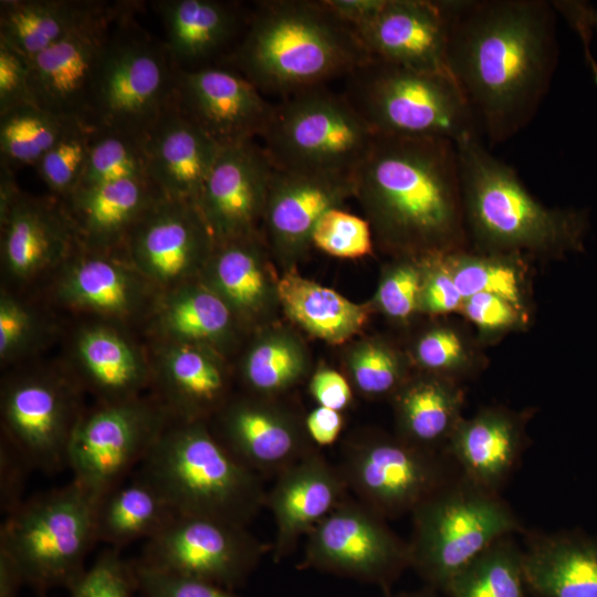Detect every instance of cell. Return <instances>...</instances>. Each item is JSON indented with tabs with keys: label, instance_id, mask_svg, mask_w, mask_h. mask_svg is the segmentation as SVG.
<instances>
[{
	"label": "cell",
	"instance_id": "b9f144b4",
	"mask_svg": "<svg viewBox=\"0 0 597 597\" xmlns=\"http://www.w3.org/2000/svg\"><path fill=\"white\" fill-rule=\"evenodd\" d=\"M95 133L91 124L72 119L57 143L34 166L59 200L66 199L78 188Z\"/></svg>",
	"mask_w": 597,
	"mask_h": 597
},
{
	"label": "cell",
	"instance_id": "f6af8a7d",
	"mask_svg": "<svg viewBox=\"0 0 597 597\" xmlns=\"http://www.w3.org/2000/svg\"><path fill=\"white\" fill-rule=\"evenodd\" d=\"M311 241L337 258L357 259L371 253L369 221L338 208L327 210L316 222Z\"/></svg>",
	"mask_w": 597,
	"mask_h": 597
},
{
	"label": "cell",
	"instance_id": "11a10c76",
	"mask_svg": "<svg viewBox=\"0 0 597 597\" xmlns=\"http://www.w3.org/2000/svg\"><path fill=\"white\" fill-rule=\"evenodd\" d=\"M35 318L22 303L8 294L0 298V356H15L25 349L35 333Z\"/></svg>",
	"mask_w": 597,
	"mask_h": 597
},
{
	"label": "cell",
	"instance_id": "ac0fdd59",
	"mask_svg": "<svg viewBox=\"0 0 597 597\" xmlns=\"http://www.w3.org/2000/svg\"><path fill=\"white\" fill-rule=\"evenodd\" d=\"M211 239L197 205L161 197L133 227L125 244L135 269L145 277L174 285L196 268Z\"/></svg>",
	"mask_w": 597,
	"mask_h": 597
},
{
	"label": "cell",
	"instance_id": "30bf717a",
	"mask_svg": "<svg viewBox=\"0 0 597 597\" xmlns=\"http://www.w3.org/2000/svg\"><path fill=\"white\" fill-rule=\"evenodd\" d=\"M375 134L344 94L318 85L275 104L261 136L274 169L354 171Z\"/></svg>",
	"mask_w": 597,
	"mask_h": 597
},
{
	"label": "cell",
	"instance_id": "9f6ffc18",
	"mask_svg": "<svg viewBox=\"0 0 597 597\" xmlns=\"http://www.w3.org/2000/svg\"><path fill=\"white\" fill-rule=\"evenodd\" d=\"M31 471L33 469L27 458L3 437L0 443V511L4 516L24 502Z\"/></svg>",
	"mask_w": 597,
	"mask_h": 597
},
{
	"label": "cell",
	"instance_id": "277c9868",
	"mask_svg": "<svg viewBox=\"0 0 597 597\" xmlns=\"http://www.w3.org/2000/svg\"><path fill=\"white\" fill-rule=\"evenodd\" d=\"M455 145L465 228L482 252L558 255L582 249L584 212L541 203L479 135Z\"/></svg>",
	"mask_w": 597,
	"mask_h": 597
},
{
	"label": "cell",
	"instance_id": "5b68a950",
	"mask_svg": "<svg viewBox=\"0 0 597 597\" xmlns=\"http://www.w3.org/2000/svg\"><path fill=\"white\" fill-rule=\"evenodd\" d=\"M178 514L247 526L265 505L262 476L201 421L172 422L139 467Z\"/></svg>",
	"mask_w": 597,
	"mask_h": 597
},
{
	"label": "cell",
	"instance_id": "ab89813d",
	"mask_svg": "<svg viewBox=\"0 0 597 597\" xmlns=\"http://www.w3.org/2000/svg\"><path fill=\"white\" fill-rule=\"evenodd\" d=\"M71 121L35 104H22L1 114V164L13 170L34 167L57 143Z\"/></svg>",
	"mask_w": 597,
	"mask_h": 597
},
{
	"label": "cell",
	"instance_id": "e0dca14e",
	"mask_svg": "<svg viewBox=\"0 0 597 597\" xmlns=\"http://www.w3.org/2000/svg\"><path fill=\"white\" fill-rule=\"evenodd\" d=\"M123 8L109 6L30 61V90L35 105L87 123L100 63Z\"/></svg>",
	"mask_w": 597,
	"mask_h": 597
},
{
	"label": "cell",
	"instance_id": "6da1fadb",
	"mask_svg": "<svg viewBox=\"0 0 597 597\" xmlns=\"http://www.w3.org/2000/svg\"><path fill=\"white\" fill-rule=\"evenodd\" d=\"M447 62L482 140L504 143L536 115L557 64L556 9L545 0H442Z\"/></svg>",
	"mask_w": 597,
	"mask_h": 597
},
{
	"label": "cell",
	"instance_id": "8d00e7d4",
	"mask_svg": "<svg viewBox=\"0 0 597 597\" xmlns=\"http://www.w3.org/2000/svg\"><path fill=\"white\" fill-rule=\"evenodd\" d=\"M444 259L463 300L489 293L527 312L526 277L519 254H471L463 249L446 253Z\"/></svg>",
	"mask_w": 597,
	"mask_h": 597
},
{
	"label": "cell",
	"instance_id": "4fadbf2b",
	"mask_svg": "<svg viewBox=\"0 0 597 597\" xmlns=\"http://www.w3.org/2000/svg\"><path fill=\"white\" fill-rule=\"evenodd\" d=\"M264 551L245 526L178 514L146 541L137 561L164 573L234 589L252 574Z\"/></svg>",
	"mask_w": 597,
	"mask_h": 597
},
{
	"label": "cell",
	"instance_id": "603a6c76",
	"mask_svg": "<svg viewBox=\"0 0 597 597\" xmlns=\"http://www.w3.org/2000/svg\"><path fill=\"white\" fill-rule=\"evenodd\" d=\"M1 216V256L13 279L25 280L66 259L78 243L60 200L54 205L21 190Z\"/></svg>",
	"mask_w": 597,
	"mask_h": 597
},
{
	"label": "cell",
	"instance_id": "5bb4252c",
	"mask_svg": "<svg viewBox=\"0 0 597 597\" xmlns=\"http://www.w3.org/2000/svg\"><path fill=\"white\" fill-rule=\"evenodd\" d=\"M443 459L401 438L374 437L349 444L339 470L358 501L385 519L412 512L450 481Z\"/></svg>",
	"mask_w": 597,
	"mask_h": 597
},
{
	"label": "cell",
	"instance_id": "6125c7cd",
	"mask_svg": "<svg viewBox=\"0 0 597 597\" xmlns=\"http://www.w3.org/2000/svg\"><path fill=\"white\" fill-rule=\"evenodd\" d=\"M433 588H428L420 591L402 593L391 597H434Z\"/></svg>",
	"mask_w": 597,
	"mask_h": 597
},
{
	"label": "cell",
	"instance_id": "8992f818",
	"mask_svg": "<svg viewBox=\"0 0 597 597\" xmlns=\"http://www.w3.org/2000/svg\"><path fill=\"white\" fill-rule=\"evenodd\" d=\"M346 78L344 96L375 135L443 138L455 144L479 135L451 75L371 57Z\"/></svg>",
	"mask_w": 597,
	"mask_h": 597
},
{
	"label": "cell",
	"instance_id": "f907efd6",
	"mask_svg": "<svg viewBox=\"0 0 597 597\" xmlns=\"http://www.w3.org/2000/svg\"><path fill=\"white\" fill-rule=\"evenodd\" d=\"M460 313L482 334L494 336L521 328L527 312L494 294L479 293L463 300Z\"/></svg>",
	"mask_w": 597,
	"mask_h": 597
},
{
	"label": "cell",
	"instance_id": "52a82bcc",
	"mask_svg": "<svg viewBox=\"0 0 597 597\" xmlns=\"http://www.w3.org/2000/svg\"><path fill=\"white\" fill-rule=\"evenodd\" d=\"M96 499L73 479L24 502L4 516L0 549L15 562L38 594L69 588L86 568L96 542Z\"/></svg>",
	"mask_w": 597,
	"mask_h": 597
},
{
	"label": "cell",
	"instance_id": "1f68e13d",
	"mask_svg": "<svg viewBox=\"0 0 597 597\" xmlns=\"http://www.w3.org/2000/svg\"><path fill=\"white\" fill-rule=\"evenodd\" d=\"M396 406L401 439L432 452L447 448L463 419V392L458 381L436 375L401 386Z\"/></svg>",
	"mask_w": 597,
	"mask_h": 597
},
{
	"label": "cell",
	"instance_id": "4316f807",
	"mask_svg": "<svg viewBox=\"0 0 597 597\" xmlns=\"http://www.w3.org/2000/svg\"><path fill=\"white\" fill-rule=\"evenodd\" d=\"M217 438L243 465L260 476L279 474L313 450L283 416L250 401L232 404L221 416Z\"/></svg>",
	"mask_w": 597,
	"mask_h": 597
},
{
	"label": "cell",
	"instance_id": "2e32d148",
	"mask_svg": "<svg viewBox=\"0 0 597 597\" xmlns=\"http://www.w3.org/2000/svg\"><path fill=\"white\" fill-rule=\"evenodd\" d=\"M172 105L220 147L261 137L274 107L240 72L219 66H177Z\"/></svg>",
	"mask_w": 597,
	"mask_h": 597
},
{
	"label": "cell",
	"instance_id": "91938a15",
	"mask_svg": "<svg viewBox=\"0 0 597 597\" xmlns=\"http://www.w3.org/2000/svg\"><path fill=\"white\" fill-rule=\"evenodd\" d=\"M385 0H324L329 10L353 30L370 21Z\"/></svg>",
	"mask_w": 597,
	"mask_h": 597
},
{
	"label": "cell",
	"instance_id": "d4e9b609",
	"mask_svg": "<svg viewBox=\"0 0 597 597\" xmlns=\"http://www.w3.org/2000/svg\"><path fill=\"white\" fill-rule=\"evenodd\" d=\"M522 444L521 417L504 409L489 408L469 419L463 418L446 450L463 480L496 493L515 467Z\"/></svg>",
	"mask_w": 597,
	"mask_h": 597
},
{
	"label": "cell",
	"instance_id": "ee69618b",
	"mask_svg": "<svg viewBox=\"0 0 597 597\" xmlns=\"http://www.w3.org/2000/svg\"><path fill=\"white\" fill-rule=\"evenodd\" d=\"M418 364L436 376L457 380L475 367V350L459 329L441 326L425 333L416 345Z\"/></svg>",
	"mask_w": 597,
	"mask_h": 597
},
{
	"label": "cell",
	"instance_id": "be15d7a7",
	"mask_svg": "<svg viewBox=\"0 0 597 597\" xmlns=\"http://www.w3.org/2000/svg\"><path fill=\"white\" fill-rule=\"evenodd\" d=\"M590 23L597 28V11L593 9L590 11Z\"/></svg>",
	"mask_w": 597,
	"mask_h": 597
},
{
	"label": "cell",
	"instance_id": "74e56055",
	"mask_svg": "<svg viewBox=\"0 0 597 597\" xmlns=\"http://www.w3.org/2000/svg\"><path fill=\"white\" fill-rule=\"evenodd\" d=\"M507 538L457 574L443 589L448 597H527L523 552Z\"/></svg>",
	"mask_w": 597,
	"mask_h": 597
},
{
	"label": "cell",
	"instance_id": "7c38bea8",
	"mask_svg": "<svg viewBox=\"0 0 597 597\" xmlns=\"http://www.w3.org/2000/svg\"><path fill=\"white\" fill-rule=\"evenodd\" d=\"M304 566L387 590L410 566L409 548L383 516L346 498L307 534Z\"/></svg>",
	"mask_w": 597,
	"mask_h": 597
},
{
	"label": "cell",
	"instance_id": "e7e4bbea",
	"mask_svg": "<svg viewBox=\"0 0 597 597\" xmlns=\"http://www.w3.org/2000/svg\"><path fill=\"white\" fill-rule=\"evenodd\" d=\"M39 597H45V595H44V594H40Z\"/></svg>",
	"mask_w": 597,
	"mask_h": 597
},
{
	"label": "cell",
	"instance_id": "7a4b0ae2",
	"mask_svg": "<svg viewBox=\"0 0 597 597\" xmlns=\"http://www.w3.org/2000/svg\"><path fill=\"white\" fill-rule=\"evenodd\" d=\"M353 176L355 195L387 243L428 255L463 250L468 232L455 143L375 135Z\"/></svg>",
	"mask_w": 597,
	"mask_h": 597
},
{
	"label": "cell",
	"instance_id": "3957f363",
	"mask_svg": "<svg viewBox=\"0 0 597 597\" xmlns=\"http://www.w3.org/2000/svg\"><path fill=\"white\" fill-rule=\"evenodd\" d=\"M371 57L324 0L260 2L230 55L261 93L283 97L347 76Z\"/></svg>",
	"mask_w": 597,
	"mask_h": 597
},
{
	"label": "cell",
	"instance_id": "f35d334b",
	"mask_svg": "<svg viewBox=\"0 0 597 597\" xmlns=\"http://www.w3.org/2000/svg\"><path fill=\"white\" fill-rule=\"evenodd\" d=\"M158 320L172 343L193 345L221 336L230 324V308L212 291L181 287L166 296Z\"/></svg>",
	"mask_w": 597,
	"mask_h": 597
},
{
	"label": "cell",
	"instance_id": "60d3db41",
	"mask_svg": "<svg viewBox=\"0 0 597 597\" xmlns=\"http://www.w3.org/2000/svg\"><path fill=\"white\" fill-rule=\"evenodd\" d=\"M125 179H149L143 138L96 128L88 161L76 190Z\"/></svg>",
	"mask_w": 597,
	"mask_h": 597
},
{
	"label": "cell",
	"instance_id": "d590c367",
	"mask_svg": "<svg viewBox=\"0 0 597 597\" xmlns=\"http://www.w3.org/2000/svg\"><path fill=\"white\" fill-rule=\"evenodd\" d=\"M76 350L85 378L103 399L112 402L138 397L149 379L135 349L117 333L104 327L84 329Z\"/></svg>",
	"mask_w": 597,
	"mask_h": 597
},
{
	"label": "cell",
	"instance_id": "c3c4849f",
	"mask_svg": "<svg viewBox=\"0 0 597 597\" xmlns=\"http://www.w3.org/2000/svg\"><path fill=\"white\" fill-rule=\"evenodd\" d=\"M352 374L356 386L370 396L398 391L402 378L398 357L388 347L376 343L366 344L356 352Z\"/></svg>",
	"mask_w": 597,
	"mask_h": 597
},
{
	"label": "cell",
	"instance_id": "484cf974",
	"mask_svg": "<svg viewBox=\"0 0 597 597\" xmlns=\"http://www.w3.org/2000/svg\"><path fill=\"white\" fill-rule=\"evenodd\" d=\"M164 195L149 179H125L81 189L61 200L86 250L102 252L125 240Z\"/></svg>",
	"mask_w": 597,
	"mask_h": 597
},
{
	"label": "cell",
	"instance_id": "816d5d0a",
	"mask_svg": "<svg viewBox=\"0 0 597 597\" xmlns=\"http://www.w3.org/2000/svg\"><path fill=\"white\" fill-rule=\"evenodd\" d=\"M412 263L394 268L383 280L378 302L390 317L405 320L420 308L423 272Z\"/></svg>",
	"mask_w": 597,
	"mask_h": 597
},
{
	"label": "cell",
	"instance_id": "44dd1931",
	"mask_svg": "<svg viewBox=\"0 0 597 597\" xmlns=\"http://www.w3.org/2000/svg\"><path fill=\"white\" fill-rule=\"evenodd\" d=\"M347 490L339 468L315 451L279 473L265 502L276 527L274 558L289 555L301 536L346 499Z\"/></svg>",
	"mask_w": 597,
	"mask_h": 597
},
{
	"label": "cell",
	"instance_id": "f546056e",
	"mask_svg": "<svg viewBox=\"0 0 597 597\" xmlns=\"http://www.w3.org/2000/svg\"><path fill=\"white\" fill-rule=\"evenodd\" d=\"M523 570L537 597H597V545L537 536L523 552Z\"/></svg>",
	"mask_w": 597,
	"mask_h": 597
},
{
	"label": "cell",
	"instance_id": "4dcf8cb0",
	"mask_svg": "<svg viewBox=\"0 0 597 597\" xmlns=\"http://www.w3.org/2000/svg\"><path fill=\"white\" fill-rule=\"evenodd\" d=\"M109 6L77 0L1 1L0 38L31 61Z\"/></svg>",
	"mask_w": 597,
	"mask_h": 597
},
{
	"label": "cell",
	"instance_id": "83f0119b",
	"mask_svg": "<svg viewBox=\"0 0 597 597\" xmlns=\"http://www.w3.org/2000/svg\"><path fill=\"white\" fill-rule=\"evenodd\" d=\"M177 515L159 489L137 472L96 500L95 538L121 551L135 541L151 538Z\"/></svg>",
	"mask_w": 597,
	"mask_h": 597
},
{
	"label": "cell",
	"instance_id": "bcb514c9",
	"mask_svg": "<svg viewBox=\"0 0 597 597\" xmlns=\"http://www.w3.org/2000/svg\"><path fill=\"white\" fill-rule=\"evenodd\" d=\"M70 597H142L132 562L106 548L67 588Z\"/></svg>",
	"mask_w": 597,
	"mask_h": 597
},
{
	"label": "cell",
	"instance_id": "6f0895ef",
	"mask_svg": "<svg viewBox=\"0 0 597 597\" xmlns=\"http://www.w3.org/2000/svg\"><path fill=\"white\" fill-rule=\"evenodd\" d=\"M311 392L320 406L337 411L343 410L352 400L347 380L337 371L323 369L311 381Z\"/></svg>",
	"mask_w": 597,
	"mask_h": 597
},
{
	"label": "cell",
	"instance_id": "9c48e42d",
	"mask_svg": "<svg viewBox=\"0 0 597 597\" xmlns=\"http://www.w3.org/2000/svg\"><path fill=\"white\" fill-rule=\"evenodd\" d=\"M176 69L165 42L137 25L125 10L105 46L87 123L144 138L172 104Z\"/></svg>",
	"mask_w": 597,
	"mask_h": 597
},
{
	"label": "cell",
	"instance_id": "d6986e66",
	"mask_svg": "<svg viewBox=\"0 0 597 597\" xmlns=\"http://www.w3.org/2000/svg\"><path fill=\"white\" fill-rule=\"evenodd\" d=\"M273 166L255 139L221 147L198 207L221 242L248 237L265 208Z\"/></svg>",
	"mask_w": 597,
	"mask_h": 597
},
{
	"label": "cell",
	"instance_id": "7bdbcfd3",
	"mask_svg": "<svg viewBox=\"0 0 597 597\" xmlns=\"http://www.w3.org/2000/svg\"><path fill=\"white\" fill-rule=\"evenodd\" d=\"M248 237L227 241L213 260L214 283L224 302L240 310L255 307L264 294V277Z\"/></svg>",
	"mask_w": 597,
	"mask_h": 597
},
{
	"label": "cell",
	"instance_id": "f1b7e54d",
	"mask_svg": "<svg viewBox=\"0 0 597 597\" xmlns=\"http://www.w3.org/2000/svg\"><path fill=\"white\" fill-rule=\"evenodd\" d=\"M155 4L166 30L165 45L178 67L216 54L240 25V12L234 3L161 0Z\"/></svg>",
	"mask_w": 597,
	"mask_h": 597
},
{
	"label": "cell",
	"instance_id": "ffe728a7",
	"mask_svg": "<svg viewBox=\"0 0 597 597\" xmlns=\"http://www.w3.org/2000/svg\"><path fill=\"white\" fill-rule=\"evenodd\" d=\"M354 31L373 57L451 75L447 20L440 1L385 0L378 13Z\"/></svg>",
	"mask_w": 597,
	"mask_h": 597
},
{
	"label": "cell",
	"instance_id": "e575fe53",
	"mask_svg": "<svg viewBox=\"0 0 597 597\" xmlns=\"http://www.w3.org/2000/svg\"><path fill=\"white\" fill-rule=\"evenodd\" d=\"M59 294L66 303L109 316L130 314L143 287L123 263L101 254L74 260L63 275Z\"/></svg>",
	"mask_w": 597,
	"mask_h": 597
},
{
	"label": "cell",
	"instance_id": "681fc988",
	"mask_svg": "<svg viewBox=\"0 0 597 597\" xmlns=\"http://www.w3.org/2000/svg\"><path fill=\"white\" fill-rule=\"evenodd\" d=\"M130 562L142 597H239L213 583L164 573L137 559Z\"/></svg>",
	"mask_w": 597,
	"mask_h": 597
},
{
	"label": "cell",
	"instance_id": "db71d44e",
	"mask_svg": "<svg viewBox=\"0 0 597 597\" xmlns=\"http://www.w3.org/2000/svg\"><path fill=\"white\" fill-rule=\"evenodd\" d=\"M30 71V61L0 38V115L22 104H35Z\"/></svg>",
	"mask_w": 597,
	"mask_h": 597
},
{
	"label": "cell",
	"instance_id": "680465c9",
	"mask_svg": "<svg viewBox=\"0 0 597 597\" xmlns=\"http://www.w3.org/2000/svg\"><path fill=\"white\" fill-rule=\"evenodd\" d=\"M343 427L339 411L320 406L312 410L306 418V433L315 444L328 446L336 441Z\"/></svg>",
	"mask_w": 597,
	"mask_h": 597
},
{
	"label": "cell",
	"instance_id": "cb8c5ba5",
	"mask_svg": "<svg viewBox=\"0 0 597 597\" xmlns=\"http://www.w3.org/2000/svg\"><path fill=\"white\" fill-rule=\"evenodd\" d=\"M355 195L353 171L273 169L264 216L277 245L301 248L318 219Z\"/></svg>",
	"mask_w": 597,
	"mask_h": 597
},
{
	"label": "cell",
	"instance_id": "7402d4cb",
	"mask_svg": "<svg viewBox=\"0 0 597 597\" xmlns=\"http://www.w3.org/2000/svg\"><path fill=\"white\" fill-rule=\"evenodd\" d=\"M150 181L164 197L198 206L221 147L171 104L143 138Z\"/></svg>",
	"mask_w": 597,
	"mask_h": 597
},
{
	"label": "cell",
	"instance_id": "8fae6325",
	"mask_svg": "<svg viewBox=\"0 0 597 597\" xmlns=\"http://www.w3.org/2000/svg\"><path fill=\"white\" fill-rule=\"evenodd\" d=\"M169 415L161 402L139 397L82 413L67 452L72 479L97 500L140 467L170 426Z\"/></svg>",
	"mask_w": 597,
	"mask_h": 597
},
{
	"label": "cell",
	"instance_id": "d6a6232c",
	"mask_svg": "<svg viewBox=\"0 0 597 597\" xmlns=\"http://www.w3.org/2000/svg\"><path fill=\"white\" fill-rule=\"evenodd\" d=\"M158 379L164 407L179 421H200L219 407L226 390L220 367L191 344L165 349Z\"/></svg>",
	"mask_w": 597,
	"mask_h": 597
},
{
	"label": "cell",
	"instance_id": "f5cc1de1",
	"mask_svg": "<svg viewBox=\"0 0 597 597\" xmlns=\"http://www.w3.org/2000/svg\"><path fill=\"white\" fill-rule=\"evenodd\" d=\"M444 254L428 255V264L423 272L420 308L430 314L460 312L463 302Z\"/></svg>",
	"mask_w": 597,
	"mask_h": 597
},
{
	"label": "cell",
	"instance_id": "7dc6e473",
	"mask_svg": "<svg viewBox=\"0 0 597 597\" xmlns=\"http://www.w3.org/2000/svg\"><path fill=\"white\" fill-rule=\"evenodd\" d=\"M301 362L295 349L280 341L265 342L250 353L244 376L255 390L270 392L289 386L300 374Z\"/></svg>",
	"mask_w": 597,
	"mask_h": 597
},
{
	"label": "cell",
	"instance_id": "9a60e30c",
	"mask_svg": "<svg viewBox=\"0 0 597 597\" xmlns=\"http://www.w3.org/2000/svg\"><path fill=\"white\" fill-rule=\"evenodd\" d=\"M81 416L76 390L60 378H19L2 390L3 436L33 470L55 473L67 468L70 440Z\"/></svg>",
	"mask_w": 597,
	"mask_h": 597
},
{
	"label": "cell",
	"instance_id": "94428289",
	"mask_svg": "<svg viewBox=\"0 0 597 597\" xmlns=\"http://www.w3.org/2000/svg\"><path fill=\"white\" fill-rule=\"evenodd\" d=\"M25 582L15 562L0 549V597H20Z\"/></svg>",
	"mask_w": 597,
	"mask_h": 597
},
{
	"label": "cell",
	"instance_id": "836d02e7",
	"mask_svg": "<svg viewBox=\"0 0 597 597\" xmlns=\"http://www.w3.org/2000/svg\"><path fill=\"white\" fill-rule=\"evenodd\" d=\"M277 295L286 314L310 334L332 344L349 339L366 324L370 310L334 290L296 273L277 283Z\"/></svg>",
	"mask_w": 597,
	"mask_h": 597
},
{
	"label": "cell",
	"instance_id": "ba28073f",
	"mask_svg": "<svg viewBox=\"0 0 597 597\" xmlns=\"http://www.w3.org/2000/svg\"><path fill=\"white\" fill-rule=\"evenodd\" d=\"M411 513L410 567L430 588L441 590L489 547L521 528L496 493L462 478L450 480Z\"/></svg>",
	"mask_w": 597,
	"mask_h": 597
}]
</instances>
